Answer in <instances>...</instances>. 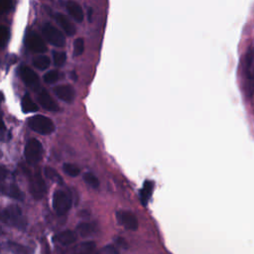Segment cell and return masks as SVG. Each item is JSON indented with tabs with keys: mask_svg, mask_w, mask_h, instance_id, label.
<instances>
[{
	"mask_svg": "<svg viewBox=\"0 0 254 254\" xmlns=\"http://www.w3.org/2000/svg\"><path fill=\"white\" fill-rule=\"evenodd\" d=\"M28 124L33 131L42 135L51 134L55 130L54 122L49 117H46L41 114L31 117L28 121Z\"/></svg>",
	"mask_w": 254,
	"mask_h": 254,
	"instance_id": "6da1fadb",
	"label": "cell"
},
{
	"mask_svg": "<svg viewBox=\"0 0 254 254\" xmlns=\"http://www.w3.org/2000/svg\"><path fill=\"white\" fill-rule=\"evenodd\" d=\"M43 146L41 144V142L35 138L30 139L25 147V158L26 161L31 164V165H35L37 164L43 156Z\"/></svg>",
	"mask_w": 254,
	"mask_h": 254,
	"instance_id": "7a4b0ae2",
	"label": "cell"
},
{
	"mask_svg": "<svg viewBox=\"0 0 254 254\" xmlns=\"http://www.w3.org/2000/svg\"><path fill=\"white\" fill-rule=\"evenodd\" d=\"M71 205L70 195L64 190H56L53 195V207L55 211L63 215L66 213Z\"/></svg>",
	"mask_w": 254,
	"mask_h": 254,
	"instance_id": "3957f363",
	"label": "cell"
},
{
	"mask_svg": "<svg viewBox=\"0 0 254 254\" xmlns=\"http://www.w3.org/2000/svg\"><path fill=\"white\" fill-rule=\"evenodd\" d=\"M44 37L47 39V41L56 46V47H64L65 44V38L64 34L55 26L51 24H45L42 29Z\"/></svg>",
	"mask_w": 254,
	"mask_h": 254,
	"instance_id": "277c9868",
	"label": "cell"
},
{
	"mask_svg": "<svg viewBox=\"0 0 254 254\" xmlns=\"http://www.w3.org/2000/svg\"><path fill=\"white\" fill-rule=\"evenodd\" d=\"M4 215L5 222H10L18 228H23L26 225V220L22 215V210L16 204H11L4 208Z\"/></svg>",
	"mask_w": 254,
	"mask_h": 254,
	"instance_id": "5b68a950",
	"label": "cell"
},
{
	"mask_svg": "<svg viewBox=\"0 0 254 254\" xmlns=\"http://www.w3.org/2000/svg\"><path fill=\"white\" fill-rule=\"evenodd\" d=\"M30 191L36 199H41L46 193V184L39 171L30 179Z\"/></svg>",
	"mask_w": 254,
	"mask_h": 254,
	"instance_id": "8992f818",
	"label": "cell"
},
{
	"mask_svg": "<svg viewBox=\"0 0 254 254\" xmlns=\"http://www.w3.org/2000/svg\"><path fill=\"white\" fill-rule=\"evenodd\" d=\"M26 45L29 50L35 53H45L47 51V45L45 41L35 32L28 33L26 37Z\"/></svg>",
	"mask_w": 254,
	"mask_h": 254,
	"instance_id": "52a82bcc",
	"label": "cell"
},
{
	"mask_svg": "<svg viewBox=\"0 0 254 254\" xmlns=\"http://www.w3.org/2000/svg\"><path fill=\"white\" fill-rule=\"evenodd\" d=\"M116 217L118 222L128 230H137L139 226V222L137 217L130 211L121 210L116 213Z\"/></svg>",
	"mask_w": 254,
	"mask_h": 254,
	"instance_id": "ba28073f",
	"label": "cell"
},
{
	"mask_svg": "<svg viewBox=\"0 0 254 254\" xmlns=\"http://www.w3.org/2000/svg\"><path fill=\"white\" fill-rule=\"evenodd\" d=\"M20 76L24 83L33 89H36L39 87L40 84V79L38 74L29 66L23 65L20 69Z\"/></svg>",
	"mask_w": 254,
	"mask_h": 254,
	"instance_id": "9c48e42d",
	"label": "cell"
},
{
	"mask_svg": "<svg viewBox=\"0 0 254 254\" xmlns=\"http://www.w3.org/2000/svg\"><path fill=\"white\" fill-rule=\"evenodd\" d=\"M55 94L64 102H71L75 97V90L69 84L58 85L54 89Z\"/></svg>",
	"mask_w": 254,
	"mask_h": 254,
	"instance_id": "30bf717a",
	"label": "cell"
},
{
	"mask_svg": "<svg viewBox=\"0 0 254 254\" xmlns=\"http://www.w3.org/2000/svg\"><path fill=\"white\" fill-rule=\"evenodd\" d=\"M38 100H39L40 104L42 105V107H44L45 109H47L49 111H58L59 110V105L52 98V96L48 93V91H46L45 89H42L38 93Z\"/></svg>",
	"mask_w": 254,
	"mask_h": 254,
	"instance_id": "8fae6325",
	"label": "cell"
},
{
	"mask_svg": "<svg viewBox=\"0 0 254 254\" xmlns=\"http://www.w3.org/2000/svg\"><path fill=\"white\" fill-rule=\"evenodd\" d=\"M55 20L58 23V25L68 35V36H73L75 33V27L71 23V21L64 14L58 13L55 16Z\"/></svg>",
	"mask_w": 254,
	"mask_h": 254,
	"instance_id": "7c38bea8",
	"label": "cell"
},
{
	"mask_svg": "<svg viewBox=\"0 0 254 254\" xmlns=\"http://www.w3.org/2000/svg\"><path fill=\"white\" fill-rule=\"evenodd\" d=\"M66 10H67L68 14H69L76 22L80 23V22L83 20V17H84V15H83V10H82L81 6H80L78 3L74 2V1H71V0L67 1V3H66Z\"/></svg>",
	"mask_w": 254,
	"mask_h": 254,
	"instance_id": "4fadbf2b",
	"label": "cell"
},
{
	"mask_svg": "<svg viewBox=\"0 0 254 254\" xmlns=\"http://www.w3.org/2000/svg\"><path fill=\"white\" fill-rule=\"evenodd\" d=\"M56 240L62 245H70L76 241V234L72 230H64L56 236Z\"/></svg>",
	"mask_w": 254,
	"mask_h": 254,
	"instance_id": "5bb4252c",
	"label": "cell"
},
{
	"mask_svg": "<svg viewBox=\"0 0 254 254\" xmlns=\"http://www.w3.org/2000/svg\"><path fill=\"white\" fill-rule=\"evenodd\" d=\"M154 183L151 181H146L140 190V200L143 205H146L153 193Z\"/></svg>",
	"mask_w": 254,
	"mask_h": 254,
	"instance_id": "9a60e30c",
	"label": "cell"
},
{
	"mask_svg": "<svg viewBox=\"0 0 254 254\" xmlns=\"http://www.w3.org/2000/svg\"><path fill=\"white\" fill-rule=\"evenodd\" d=\"M76 230L81 236L86 237L96 231V225L92 222H81L76 226Z\"/></svg>",
	"mask_w": 254,
	"mask_h": 254,
	"instance_id": "2e32d148",
	"label": "cell"
},
{
	"mask_svg": "<svg viewBox=\"0 0 254 254\" xmlns=\"http://www.w3.org/2000/svg\"><path fill=\"white\" fill-rule=\"evenodd\" d=\"M7 247L13 254H33V251L29 247L19 243L8 242Z\"/></svg>",
	"mask_w": 254,
	"mask_h": 254,
	"instance_id": "e0dca14e",
	"label": "cell"
},
{
	"mask_svg": "<svg viewBox=\"0 0 254 254\" xmlns=\"http://www.w3.org/2000/svg\"><path fill=\"white\" fill-rule=\"evenodd\" d=\"M22 109L26 113H31L36 112L38 110V106L28 94H25L22 98Z\"/></svg>",
	"mask_w": 254,
	"mask_h": 254,
	"instance_id": "ac0fdd59",
	"label": "cell"
},
{
	"mask_svg": "<svg viewBox=\"0 0 254 254\" xmlns=\"http://www.w3.org/2000/svg\"><path fill=\"white\" fill-rule=\"evenodd\" d=\"M9 196L16 198V199H20L23 200L24 199V193L23 191L17 187V185L15 184H11L5 190H4Z\"/></svg>",
	"mask_w": 254,
	"mask_h": 254,
	"instance_id": "d6986e66",
	"label": "cell"
},
{
	"mask_svg": "<svg viewBox=\"0 0 254 254\" xmlns=\"http://www.w3.org/2000/svg\"><path fill=\"white\" fill-rule=\"evenodd\" d=\"M33 64L38 69L44 70V69H47L50 66L51 60L48 57H46V56H39V57L34 59Z\"/></svg>",
	"mask_w": 254,
	"mask_h": 254,
	"instance_id": "ffe728a7",
	"label": "cell"
},
{
	"mask_svg": "<svg viewBox=\"0 0 254 254\" xmlns=\"http://www.w3.org/2000/svg\"><path fill=\"white\" fill-rule=\"evenodd\" d=\"M246 71L250 78H254V49L246 55Z\"/></svg>",
	"mask_w": 254,
	"mask_h": 254,
	"instance_id": "44dd1931",
	"label": "cell"
},
{
	"mask_svg": "<svg viewBox=\"0 0 254 254\" xmlns=\"http://www.w3.org/2000/svg\"><path fill=\"white\" fill-rule=\"evenodd\" d=\"M63 170H64V172L66 175H68V176H70V177H76V176H78L79 173H80L79 168H78L77 166L73 165V164H70V163H65V164H64Z\"/></svg>",
	"mask_w": 254,
	"mask_h": 254,
	"instance_id": "7402d4cb",
	"label": "cell"
},
{
	"mask_svg": "<svg viewBox=\"0 0 254 254\" xmlns=\"http://www.w3.org/2000/svg\"><path fill=\"white\" fill-rule=\"evenodd\" d=\"M83 180L88 186H90L94 189L99 187V180L97 179V177L95 175H93L91 173H85L83 175Z\"/></svg>",
	"mask_w": 254,
	"mask_h": 254,
	"instance_id": "603a6c76",
	"label": "cell"
},
{
	"mask_svg": "<svg viewBox=\"0 0 254 254\" xmlns=\"http://www.w3.org/2000/svg\"><path fill=\"white\" fill-rule=\"evenodd\" d=\"M10 38V31L6 26H0V47H5Z\"/></svg>",
	"mask_w": 254,
	"mask_h": 254,
	"instance_id": "cb8c5ba5",
	"label": "cell"
},
{
	"mask_svg": "<svg viewBox=\"0 0 254 254\" xmlns=\"http://www.w3.org/2000/svg\"><path fill=\"white\" fill-rule=\"evenodd\" d=\"M84 50V42L81 38L75 39L73 42V56L78 57L83 53Z\"/></svg>",
	"mask_w": 254,
	"mask_h": 254,
	"instance_id": "d4e9b609",
	"label": "cell"
},
{
	"mask_svg": "<svg viewBox=\"0 0 254 254\" xmlns=\"http://www.w3.org/2000/svg\"><path fill=\"white\" fill-rule=\"evenodd\" d=\"M66 55L64 52H55L54 53V64L57 66H62L65 64Z\"/></svg>",
	"mask_w": 254,
	"mask_h": 254,
	"instance_id": "484cf974",
	"label": "cell"
},
{
	"mask_svg": "<svg viewBox=\"0 0 254 254\" xmlns=\"http://www.w3.org/2000/svg\"><path fill=\"white\" fill-rule=\"evenodd\" d=\"M45 175H46L50 180H52V181H54V182H57V183H62V182H63V180H62L61 176L58 174V172H57L56 170L52 169V168L47 167V168L45 169Z\"/></svg>",
	"mask_w": 254,
	"mask_h": 254,
	"instance_id": "4316f807",
	"label": "cell"
},
{
	"mask_svg": "<svg viewBox=\"0 0 254 254\" xmlns=\"http://www.w3.org/2000/svg\"><path fill=\"white\" fill-rule=\"evenodd\" d=\"M59 79V72L57 70H51L48 71L44 75V80L46 83H55Z\"/></svg>",
	"mask_w": 254,
	"mask_h": 254,
	"instance_id": "83f0119b",
	"label": "cell"
},
{
	"mask_svg": "<svg viewBox=\"0 0 254 254\" xmlns=\"http://www.w3.org/2000/svg\"><path fill=\"white\" fill-rule=\"evenodd\" d=\"M94 247H95V244L93 242H86L82 245V251L76 254H94L93 253Z\"/></svg>",
	"mask_w": 254,
	"mask_h": 254,
	"instance_id": "f1b7e54d",
	"label": "cell"
},
{
	"mask_svg": "<svg viewBox=\"0 0 254 254\" xmlns=\"http://www.w3.org/2000/svg\"><path fill=\"white\" fill-rule=\"evenodd\" d=\"M99 254H118L117 249L112 245H106L101 249Z\"/></svg>",
	"mask_w": 254,
	"mask_h": 254,
	"instance_id": "f546056e",
	"label": "cell"
},
{
	"mask_svg": "<svg viewBox=\"0 0 254 254\" xmlns=\"http://www.w3.org/2000/svg\"><path fill=\"white\" fill-rule=\"evenodd\" d=\"M11 0H0V13L7 12L11 8Z\"/></svg>",
	"mask_w": 254,
	"mask_h": 254,
	"instance_id": "4dcf8cb0",
	"label": "cell"
},
{
	"mask_svg": "<svg viewBox=\"0 0 254 254\" xmlns=\"http://www.w3.org/2000/svg\"><path fill=\"white\" fill-rule=\"evenodd\" d=\"M7 176H8V170L4 166H0V186L6 180Z\"/></svg>",
	"mask_w": 254,
	"mask_h": 254,
	"instance_id": "1f68e13d",
	"label": "cell"
},
{
	"mask_svg": "<svg viewBox=\"0 0 254 254\" xmlns=\"http://www.w3.org/2000/svg\"><path fill=\"white\" fill-rule=\"evenodd\" d=\"M4 132H5V125H4V123L0 120V137L3 136Z\"/></svg>",
	"mask_w": 254,
	"mask_h": 254,
	"instance_id": "d6a6232c",
	"label": "cell"
},
{
	"mask_svg": "<svg viewBox=\"0 0 254 254\" xmlns=\"http://www.w3.org/2000/svg\"><path fill=\"white\" fill-rule=\"evenodd\" d=\"M0 220L5 222V215H4V209L0 208Z\"/></svg>",
	"mask_w": 254,
	"mask_h": 254,
	"instance_id": "836d02e7",
	"label": "cell"
},
{
	"mask_svg": "<svg viewBox=\"0 0 254 254\" xmlns=\"http://www.w3.org/2000/svg\"><path fill=\"white\" fill-rule=\"evenodd\" d=\"M1 234H3V230H2V228L0 227V235H1Z\"/></svg>",
	"mask_w": 254,
	"mask_h": 254,
	"instance_id": "e575fe53",
	"label": "cell"
}]
</instances>
